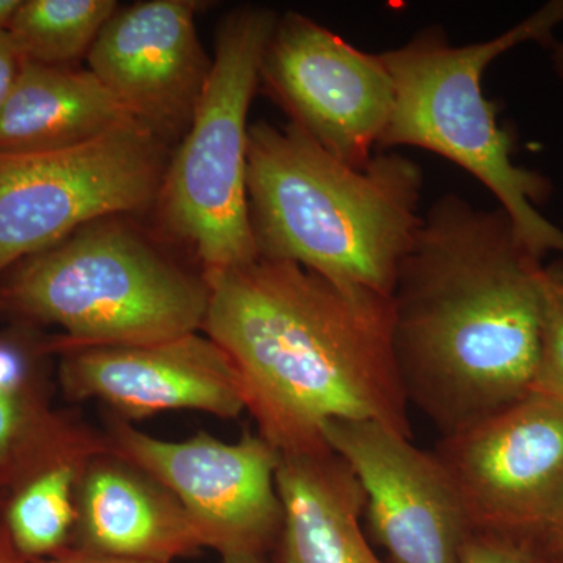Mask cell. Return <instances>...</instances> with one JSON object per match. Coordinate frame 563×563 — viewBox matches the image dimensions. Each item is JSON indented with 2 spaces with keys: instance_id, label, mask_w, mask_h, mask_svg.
Instances as JSON below:
<instances>
[{
  "instance_id": "obj_7",
  "label": "cell",
  "mask_w": 563,
  "mask_h": 563,
  "mask_svg": "<svg viewBox=\"0 0 563 563\" xmlns=\"http://www.w3.org/2000/svg\"><path fill=\"white\" fill-rule=\"evenodd\" d=\"M168 161L132 121L101 139L40 154H0V277L99 220L157 201Z\"/></svg>"
},
{
  "instance_id": "obj_14",
  "label": "cell",
  "mask_w": 563,
  "mask_h": 563,
  "mask_svg": "<svg viewBox=\"0 0 563 563\" xmlns=\"http://www.w3.org/2000/svg\"><path fill=\"white\" fill-rule=\"evenodd\" d=\"M74 537L81 550L136 561L173 563L202 550L172 493L109 448L81 474Z\"/></svg>"
},
{
  "instance_id": "obj_10",
  "label": "cell",
  "mask_w": 563,
  "mask_h": 563,
  "mask_svg": "<svg viewBox=\"0 0 563 563\" xmlns=\"http://www.w3.org/2000/svg\"><path fill=\"white\" fill-rule=\"evenodd\" d=\"M261 79L307 135L340 161L372 162L390 121L395 87L379 55L355 49L303 14L277 20Z\"/></svg>"
},
{
  "instance_id": "obj_18",
  "label": "cell",
  "mask_w": 563,
  "mask_h": 563,
  "mask_svg": "<svg viewBox=\"0 0 563 563\" xmlns=\"http://www.w3.org/2000/svg\"><path fill=\"white\" fill-rule=\"evenodd\" d=\"M117 10L114 0H21L7 32L24 60L65 66L90 52Z\"/></svg>"
},
{
  "instance_id": "obj_12",
  "label": "cell",
  "mask_w": 563,
  "mask_h": 563,
  "mask_svg": "<svg viewBox=\"0 0 563 563\" xmlns=\"http://www.w3.org/2000/svg\"><path fill=\"white\" fill-rule=\"evenodd\" d=\"M60 379L73 399H98L121 420L169 410L240 417L246 410L239 374L213 340L176 339L62 352Z\"/></svg>"
},
{
  "instance_id": "obj_6",
  "label": "cell",
  "mask_w": 563,
  "mask_h": 563,
  "mask_svg": "<svg viewBox=\"0 0 563 563\" xmlns=\"http://www.w3.org/2000/svg\"><path fill=\"white\" fill-rule=\"evenodd\" d=\"M277 20L265 7H243L222 22L187 135L163 177L162 220L195 251L202 276L258 258L247 201V113Z\"/></svg>"
},
{
  "instance_id": "obj_24",
  "label": "cell",
  "mask_w": 563,
  "mask_h": 563,
  "mask_svg": "<svg viewBox=\"0 0 563 563\" xmlns=\"http://www.w3.org/2000/svg\"><path fill=\"white\" fill-rule=\"evenodd\" d=\"M31 563H158L147 561H136V559L113 558V555H103L91 553V551L81 550V548L69 547L60 553L51 555V558L40 559Z\"/></svg>"
},
{
  "instance_id": "obj_2",
  "label": "cell",
  "mask_w": 563,
  "mask_h": 563,
  "mask_svg": "<svg viewBox=\"0 0 563 563\" xmlns=\"http://www.w3.org/2000/svg\"><path fill=\"white\" fill-rule=\"evenodd\" d=\"M203 279L202 332L231 358L258 435L277 453L329 450L322 429L332 421L412 439L391 298L265 257Z\"/></svg>"
},
{
  "instance_id": "obj_13",
  "label": "cell",
  "mask_w": 563,
  "mask_h": 563,
  "mask_svg": "<svg viewBox=\"0 0 563 563\" xmlns=\"http://www.w3.org/2000/svg\"><path fill=\"white\" fill-rule=\"evenodd\" d=\"M195 0H147L118 9L90 52V70L136 121L162 139L190 125L211 60Z\"/></svg>"
},
{
  "instance_id": "obj_15",
  "label": "cell",
  "mask_w": 563,
  "mask_h": 563,
  "mask_svg": "<svg viewBox=\"0 0 563 563\" xmlns=\"http://www.w3.org/2000/svg\"><path fill=\"white\" fill-rule=\"evenodd\" d=\"M276 483L284 507L277 563H384L362 531L361 484L331 448L279 453Z\"/></svg>"
},
{
  "instance_id": "obj_9",
  "label": "cell",
  "mask_w": 563,
  "mask_h": 563,
  "mask_svg": "<svg viewBox=\"0 0 563 563\" xmlns=\"http://www.w3.org/2000/svg\"><path fill=\"white\" fill-rule=\"evenodd\" d=\"M110 453L139 466L184 507L202 548L222 555H266L279 542L284 507L279 453L261 435L225 443L206 432L181 442L155 439L117 418Z\"/></svg>"
},
{
  "instance_id": "obj_5",
  "label": "cell",
  "mask_w": 563,
  "mask_h": 563,
  "mask_svg": "<svg viewBox=\"0 0 563 563\" xmlns=\"http://www.w3.org/2000/svg\"><path fill=\"white\" fill-rule=\"evenodd\" d=\"M3 309L58 325L65 352L202 331L209 285L152 246L121 217L85 225L5 274Z\"/></svg>"
},
{
  "instance_id": "obj_30",
  "label": "cell",
  "mask_w": 563,
  "mask_h": 563,
  "mask_svg": "<svg viewBox=\"0 0 563 563\" xmlns=\"http://www.w3.org/2000/svg\"><path fill=\"white\" fill-rule=\"evenodd\" d=\"M554 563H563V562H554Z\"/></svg>"
},
{
  "instance_id": "obj_21",
  "label": "cell",
  "mask_w": 563,
  "mask_h": 563,
  "mask_svg": "<svg viewBox=\"0 0 563 563\" xmlns=\"http://www.w3.org/2000/svg\"><path fill=\"white\" fill-rule=\"evenodd\" d=\"M459 563H540L532 544L496 533L472 532Z\"/></svg>"
},
{
  "instance_id": "obj_19",
  "label": "cell",
  "mask_w": 563,
  "mask_h": 563,
  "mask_svg": "<svg viewBox=\"0 0 563 563\" xmlns=\"http://www.w3.org/2000/svg\"><path fill=\"white\" fill-rule=\"evenodd\" d=\"M550 295L544 313L542 346L533 393L563 402V261L551 265Z\"/></svg>"
},
{
  "instance_id": "obj_27",
  "label": "cell",
  "mask_w": 563,
  "mask_h": 563,
  "mask_svg": "<svg viewBox=\"0 0 563 563\" xmlns=\"http://www.w3.org/2000/svg\"><path fill=\"white\" fill-rule=\"evenodd\" d=\"M553 63L555 73L563 79V43L555 44L554 54H553Z\"/></svg>"
},
{
  "instance_id": "obj_20",
  "label": "cell",
  "mask_w": 563,
  "mask_h": 563,
  "mask_svg": "<svg viewBox=\"0 0 563 563\" xmlns=\"http://www.w3.org/2000/svg\"><path fill=\"white\" fill-rule=\"evenodd\" d=\"M58 428L62 426L54 428V422H41L31 398L0 388V474L5 473L25 444L38 440L33 433L55 431Z\"/></svg>"
},
{
  "instance_id": "obj_28",
  "label": "cell",
  "mask_w": 563,
  "mask_h": 563,
  "mask_svg": "<svg viewBox=\"0 0 563 563\" xmlns=\"http://www.w3.org/2000/svg\"><path fill=\"white\" fill-rule=\"evenodd\" d=\"M0 563H22L18 561V559H14L13 555L9 553V551L2 550L0 548Z\"/></svg>"
},
{
  "instance_id": "obj_26",
  "label": "cell",
  "mask_w": 563,
  "mask_h": 563,
  "mask_svg": "<svg viewBox=\"0 0 563 563\" xmlns=\"http://www.w3.org/2000/svg\"><path fill=\"white\" fill-rule=\"evenodd\" d=\"M222 563H269L265 555L255 554H232L222 555Z\"/></svg>"
},
{
  "instance_id": "obj_16",
  "label": "cell",
  "mask_w": 563,
  "mask_h": 563,
  "mask_svg": "<svg viewBox=\"0 0 563 563\" xmlns=\"http://www.w3.org/2000/svg\"><path fill=\"white\" fill-rule=\"evenodd\" d=\"M135 121L90 69L24 60L0 106V154H40L90 143Z\"/></svg>"
},
{
  "instance_id": "obj_23",
  "label": "cell",
  "mask_w": 563,
  "mask_h": 563,
  "mask_svg": "<svg viewBox=\"0 0 563 563\" xmlns=\"http://www.w3.org/2000/svg\"><path fill=\"white\" fill-rule=\"evenodd\" d=\"M540 563L563 562V507L553 523L532 543Z\"/></svg>"
},
{
  "instance_id": "obj_8",
  "label": "cell",
  "mask_w": 563,
  "mask_h": 563,
  "mask_svg": "<svg viewBox=\"0 0 563 563\" xmlns=\"http://www.w3.org/2000/svg\"><path fill=\"white\" fill-rule=\"evenodd\" d=\"M472 532L533 543L563 507V402L540 393L442 437L432 451Z\"/></svg>"
},
{
  "instance_id": "obj_22",
  "label": "cell",
  "mask_w": 563,
  "mask_h": 563,
  "mask_svg": "<svg viewBox=\"0 0 563 563\" xmlns=\"http://www.w3.org/2000/svg\"><path fill=\"white\" fill-rule=\"evenodd\" d=\"M22 65H24V58L14 47L9 32L0 31V106L5 101L14 81L20 76Z\"/></svg>"
},
{
  "instance_id": "obj_1",
  "label": "cell",
  "mask_w": 563,
  "mask_h": 563,
  "mask_svg": "<svg viewBox=\"0 0 563 563\" xmlns=\"http://www.w3.org/2000/svg\"><path fill=\"white\" fill-rule=\"evenodd\" d=\"M553 269L501 209L443 196L421 218L391 295L409 404L442 437L532 393Z\"/></svg>"
},
{
  "instance_id": "obj_17",
  "label": "cell",
  "mask_w": 563,
  "mask_h": 563,
  "mask_svg": "<svg viewBox=\"0 0 563 563\" xmlns=\"http://www.w3.org/2000/svg\"><path fill=\"white\" fill-rule=\"evenodd\" d=\"M107 448L58 455L22 485L7 512L11 542L32 561L66 550L77 523V490L85 466Z\"/></svg>"
},
{
  "instance_id": "obj_25",
  "label": "cell",
  "mask_w": 563,
  "mask_h": 563,
  "mask_svg": "<svg viewBox=\"0 0 563 563\" xmlns=\"http://www.w3.org/2000/svg\"><path fill=\"white\" fill-rule=\"evenodd\" d=\"M20 5L21 0H0V31L9 29L10 22Z\"/></svg>"
},
{
  "instance_id": "obj_11",
  "label": "cell",
  "mask_w": 563,
  "mask_h": 563,
  "mask_svg": "<svg viewBox=\"0 0 563 563\" xmlns=\"http://www.w3.org/2000/svg\"><path fill=\"white\" fill-rule=\"evenodd\" d=\"M322 435L357 477L373 540L390 563L461 562L472 528L435 454L373 421H332Z\"/></svg>"
},
{
  "instance_id": "obj_4",
  "label": "cell",
  "mask_w": 563,
  "mask_h": 563,
  "mask_svg": "<svg viewBox=\"0 0 563 563\" xmlns=\"http://www.w3.org/2000/svg\"><path fill=\"white\" fill-rule=\"evenodd\" d=\"M563 22L554 0L510 31L484 43L453 46L440 27L380 54L395 87L390 121L380 147L435 152L476 177L498 199L521 242L539 258L563 255V231L536 209L551 184L512 161L514 136L499 125L498 109L484 96V70L504 52L528 41L548 43Z\"/></svg>"
},
{
  "instance_id": "obj_29",
  "label": "cell",
  "mask_w": 563,
  "mask_h": 563,
  "mask_svg": "<svg viewBox=\"0 0 563 563\" xmlns=\"http://www.w3.org/2000/svg\"><path fill=\"white\" fill-rule=\"evenodd\" d=\"M2 309H3V306H2V302H0V310H2Z\"/></svg>"
},
{
  "instance_id": "obj_3",
  "label": "cell",
  "mask_w": 563,
  "mask_h": 563,
  "mask_svg": "<svg viewBox=\"0 0 563 563\" xmlns=\"http://www.w3.org/2000/svg\"><path fill=\"white\" fill-rule=\"evenodd\" d=\"M246 184L258 257L391 298L421 224L417 163L380 154L354 168L291 122L258 121L247 139Z\"/></svg>"
}]
</instances>
